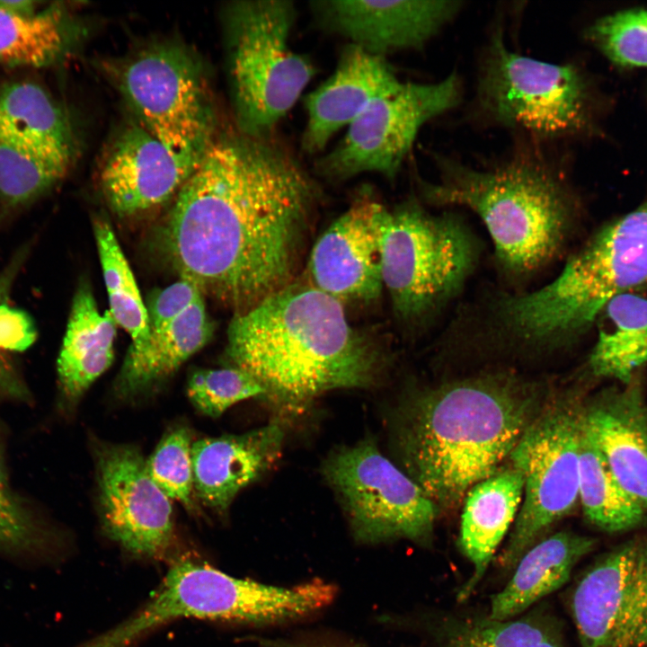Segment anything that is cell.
Masks as SVG:
<instances>
[{
  "mask_svg": "<svg viewBox=\"0 0 647 647\" xmlns=\"http://www.w3.org/2000/svg\"><path fill=\"white\" fill-rule=\"evenodd\" d=\"M317 196L270 136L213 139L178 192L167 252L180 278L245 311L295 281Z\"/></svg>",
  "mask_w": 647,
  "mask_h": 647,
  "instance_id": "1",
  "label": "cell"
},
{
  "mask_svg": "<svg viewBox=\"0 0 647 647\" xmlns=\"http://www.w3.org/2000/svg\"><path fill=\"white\" fill-rule=\"evenodd\" d=\"M544 403L537 384L503 370L418 392L395 432L405 474L439 510L454 508L501 468Z\"/></svg>",
  "mask_w": 647,
  "mask_h": 647,
  "instance_id": "2",
  "label": "cell"
},
{
  "mask_svg": "<svg viewBox=\"0 0 647 647\" xmlns=\"http://www.w3.org/2000/svg\"><path fill=\"white\" fill-rule=\"evenodd\" d=\"M226 353L265 395L292 408L333 389L373 385L383 362L373 339L350 325L342 303L295 281L235 314Z\"/></svg>",
  "mask_w": 647,
  "mask_h": 647,
  "instance_id": "3",
  "label": "cell"
},
{
  "mask_svg": "<svg viewBox=\"0 0 647 647\" xmlns=\"http://www.w3.org/2000/svg\"><path fill=\"white\" fill-rule=\"evenodd\" d=\"M437 182L421 183L437 206H462L482 220L496 264L510 280H525L563 251L575 219V202L561 178L538 157L518 155L477 170L439 159Z\"/></svg>",
  "mask_w": 647,
  "mask_h": 647,
  "instance_id": "4",
  "label": "cell"
},
{
  "mask_svg": "<svg viewBox=\"0 0 647 647\" xmlns=\"http://www.w3.org/2000/svg\"><path fill=\"white\" fill-rule=\"evenodd\" d=\"M647 285V201L596 231L545 286L504 294L496 319L516 348L554 350L582 335L614 297Z\"/></svg>",
  "mask_w": 647,
  "mask_h": 647,
  "instance_id": "5",
  "label": "cell"
},
{
  "mask_svg": "<svg viewBox=\"0 0 647 647\" xmlns=\"http://www.w3.org/2000/svg\"><path fill=\"white\" fill-rule=\"evenodd\" d=\"M482 252L459 215L431 214L413 199L388 210L382 243V280L395 315L420 324L463 288Z\"/></svg>",
  "mask_w": 647,
  "mask_h": 647,
  "instance_id": "6",
  "label": "cell"
},
{
  "mask_svg": "<svg viewBox=\"0 0 647 647\" xmlns=\"http://www.w3.org/2000/svg\"><path fill=\"white\" fill-rule=\"evenodd\" d=\"M295 16L288 0L241 1L230 7V75L244 134L270 137L315 75L310 61L289 47Z\"/></svg>",
  "mask_w": 647,
  "mask_h": 647,
  "instance_id": "7",
  "label": "cell"
},
{
  "mask_svg": "<svg viewBox=\"0 0 647 647\" xmlns=\"http://www.w3.org/2000/svg\"><path fill=\"white\" fill-rule=\"evenodd\" d=\"M584 403L562 394L544 403L510 454L520 472L525 499L510 539L500 556L513 570L523 554L579 500V448Z\"/></svg>",
  "mask_w": 647,
  "mask_h": 647,
  "instance_id": "8",
  "label": "cell"
},
{
  "mask_svg": "<svg viewBox=\"0 0 647 647\" xmlns=\"http://www.w3.org/2000/svg\"><path fill=\"white\" fill-rule=\"evenodd\" d=\"M324 474L360 543L403 538L430 544L439 508L378 450L374 439L332 453Z\"/></svg>",
  "mask_w": 647,
  "mask_h": 647,
  "instance_id": "9",
  "label": "cell"
},
{
  "mask_svg": "<svg viewBox=\"0 0 647 647\" xmlns=\"http://www.w3.org/2000/svg\"><path fill=\"white\" fill-rule=\"evenodd\" d=\"M479 102L491 118L545 137L575 133L589 122V93L572 66L539 61L492 40L482 67Z\"/></svg>",
  "mask_w": 647,
  "mask_h": 647,
  "instance_id": "10",
  "label": "cell"
},
{
  "mask_svg": "<svg viewBox=\"0 0 647 647\" xmlns=\"http://www.w3.org/2000/svg\"><path fill=\"white\" fill-rule=\"evenodd\" d=\"M118 86L141 125L173 154L200 161L213 141V117L193 58L173 46H156L128 60Z\"/></svg>",
  "mask_w": 647,
  "mask_h": 647,
  "instance_id": "11",
  "label": "cell"
},
{
  "mask_svg": "<svg viewBox=\"0 0 647 647\" xmlns=\"http://www.w3.org/2000/svg\"><path fill=\"white\" fill-rule=\"evenodd\" d=\"M274 586L234 578L203 563H174L155 595L132 616L80 647H129L180 618L251 624L274 621L280 608Z\"/></svg>",
  "mask_w": 647,
  "mask_h": 647,
  "instance_id": "12",
  "label": "cell"
},
{
  "mask_svg": "<svg viewBox=\"0 0 647 647\" xmlns=\"http://www.w3.org/2000/svg\"><path fill=\"white\" fill-rule=\"evenodd\" d=\"M459 98L455 74L432 84L401 82L348 126L337 146L318 159L317 171L333 180L363 173L393 180L424 123L456 106Z\"/></svg>",
  "mask_w": 647,
  "mask_h": 647,
  "instance_id": "13",
  "label": "cell"
},
{
  "mask_svg": "<svg viewBox=\"0 0 647 647\" xmlns=\"http://www.w3.org/2000/svg\"><path fill=\"white\" fill-rule=\"evenodd\" d=\"M571 612L581 647H646L647 538L589 567L572 590Z\"/></svg>",
  "mask_w": 647,
  "mask_h": 647,
  "instance_id": "14",
  "label": "cell"
},
{
  "mask_svg": "<svg viewBox=\"0 0 647 647\" xmlns=\"http://www.w3.org/2000/svg\"><path fill=\"white\" fill-rule=\"evenodd\" d=\"M93 456L103 531L137 556L165 555L174 535L172 500L150 476L141 452L132 445L96 441Z\"/></svg>",
  "mask_w": 647,
  "mask_h": 647,
  "instance_id": "15",
  "label": "cell"
},
{
  "mask_svg": "<svg viewBox=\"0 0 647 647\" xmlns=\"http://www.w3.org/2000/svg\"><path fill=\"white\" fill-rule=\"evenodd\" d=\"M388 209L362 198L355 201L314 245L312 286L343 302H372L382 294V243Z\"/></svg>",
  "mask_w": 647,
  "mask_h": 647,
  "instance_id": "16",
  "label": "cell"
},
{
  "mask_svg": "<svg viewBox=\"0 0 647 647\" xmlns=\"http://www.w3.org/2000/svg\"><path fill=\"white\" fill-rule=\"evenodd\" d=\"M324 25L385 58L422 46L458 12L456 1L324 0L312 3Z\"/></svg>",
  "mask_w": 647,
  "mask_h": 647,
  "instance_id": "17",
  "label": "cell"
},
{
  "mask_svg": "<svg viewBox=\"0 0 647 647\" xmlns=\"http://www.w3.org/2000/svg\"><path fill=\"white\" fill-rule=\"evenodd\" d=\"M199 162L173 154L141 124H132L118 136L102 163V189L114 212L134 215L179 192Z\"/></svg>",
  "mask_w": 647,
  "mask_h": 647,
  "instance_id": "18",
  "label": "cell"
},
{
  "mask_svg": "<svg viewBox=\"0 0 647 647\" xmlns=\"http://www.w3.org/2000/svg\"><path fill=\"white\" fill-rule=\"evenodd\" d=\"M401 82L383 57L354 44L346 47L333 74L306 98L304 150L309 154L323 150L338 130L348 128Z\"/></svg>",
  "mask_w": 647,
  "mask_h": 647,
  "instance_id": "19",
  "label": "cell"
},
{
  "mask_svg": "<svg viewBox=\"0 0 647 647\" xmlns=\"http://www.w3.org/2000/svg\"><path fill=\"white\" fill-rule=\"evenodd\" d=\"M585 424L620 485L647 510V403L640 381L584 403Z\"/></svg>",
  "mask_w": 647,
  "mask_h": 647,
  "instance_id": "20",
  "label": "cell"
},
{
  "mask_svg": "<svg viewBox=\"0 0 647 647\" xmlns=\"http://www.w3.org/2000/svg\"><path fill=\"white\" fill-rule=\"evenodd\" d=\"M284 433L270 424L238 435L193 441L195 498L219 514L237 493L264 474L280 456Z\"/></svg>",
  "mask_w": 647,
  "mask_h": 647,
  "instance_id": "21",
  "label": "cell"
},
{
  "mask_svg": "<svg viewBox=\"0 0 647 647\" xmlns=\"http://www.w3.org/2000/svg\"><path fill=\"white\" fill-rule=\"evenodd\" d=\"M211 333L203 297L177 315L150 320L146 340L129 347L115 384L116 395L135 397L171 377L206 345Z\"/></svg>",
  "mask_w": 647,
  "mask_h": 647,
  "instance_id": "22",
  "label": "cell"
},
{
  "mask_svg": "<svg viewBox=\"0 0 647 647\" xmlns=\"http://www.w3.org/2000/svg\"><path fill=\"white\" fill-rule=\"evenodd\" d=\"M524 492L523 477L512 465L501 467L474 484L464 499L458 546L473 573L457 599H467L483 579L492 556L515 520Z\"/></svg>",
  "mask_w": 647,
  "mask_h": 647,
  "instance_id": "23",
  "label": "cell"
},
{
  "mask_svg": "<svg viewBox=\"0 0 647 647\" xmlns=\"http://www.w3.org/2000/svg\"><path fill=\"white\" fill-rule=\"evenodd\" d=\"M117 324L101 314L88 286L75 294L57 361L58 406L72 412L91 385L111 365Z\"/></svg>",
  "mask_w": 647,
  "mask_h": 647,
  "instance_id": "24",
  "label": "cell"
},
{
  "mask_svg": "<svg viewBox=\"0 0 647 647\" xmlns=\"http://www.w3.org/2000/svg\"><path fill=\"white\" fill-rule=\"evenodd\" d=\"M595 545V538L571 531L544 537L523 554L509 583L492 598L488 616L511 619L557 590Z\"/></svg>",
  "mask_w": 647,
  "mask_h": 647,
  "instance_id": "25",
  "label": "cell"
},
{
  "mask_svg": "<svg viewBox=\"0 0 647 647\" xmlns=\"http://www.w3.org/2000/svg\"><path fill=\"white\" fill-rule=\"evenodd\" d=\"M598 331L589 359L591 373L630 383L647 364V297L634 292L611 298L598 316Z\"/></svg>",
  "mask_w": 647,
  "mask_h": 647,
  "instance_id": "26",
  "label": "cell"
},
{
  "mask_svg": "<svg viewBox=\"0 0 647 647\" xmlns=\"http://www.w3.org/2000/svg\"><path fill=\"white\" fill-rule=\"evenodd\" d=\"M0 130L31 146L72 158L69 122L56 101L36 83L17 81L0 86Z\"/></svg>",
  "mask_w": 647,
  "mask_h": 647,
  "instance_id": "27",
  "label": "cell"
},
{
  "mask_svg": "<svg viewBox=\"0 0 647 647\" xmlns=\"http://www.w3.org/2000/svg\"><path fill=\"white\" fill-rule=\"evenodd\" d=\"M579 499L586 518L605 532H626L647 523V510L620 485L584 417L579 448Z\"/></svg>",
  "mask_w": 647,
  "mask_h": 647,
  "instance_id": "28",
  "label": "cell"
},
{
  "mask_svg": "<svg viewBox=\"0 0 647 647\" xmlns=\"http://www.w3.org/2000/svg\"><path fill=\"white\" fill-rule=\"evenodd\" d=\"M65 11L50 6L32 15L0 8V64L43 67L58 61L70 43Z\"/></svg>",
  "mask_w": 647,
  "mask_h": 647,
  "instance_id": "29",
  "label": "cell"
},
{
  "mask_svg": "<svg viewBox=\"0 0 647 647\" xmlns=\"http://www.w3.org/2000/svg\"><path fill=\"white\" fill-rule=\"evenodd\" d=\"M4 451L5 430L0 423V552L13 557L49 561L63 549L64 538L13 491Z\"/></svg>",
  "mask_w": 647,
  "mask_h": 647,
  "instance_id": "30",
  "label": "cell"
},
{
  "mask_svg": "<svg viewBox=\"0 0 647 647\" xmlns=\"http://www.w3.org/2000/svg\"><path fill=\"white\" fill-rule=\"evenodd\" d=\"M70 163L0 130V201L13 208L33 201L64 177Z\"/></svg>",
  "mask_w": 647,
  "mask_h": 647,
  "instance_id": "31",
  "label": "cell"
},
{
  "mask_svg": "<svg viewBox=\"0 0 647 647\" xmlns=\"http://www.w3.org/2000/svg\"><path fill=\"white\" fill-rule=\"evenodd\" d=\"M444 647H565L554 622L539 613L518 619H456L444 625Z\"/></svg>",
  "mask_w": 647,
  "mask_h": 647,
  "instance_id": "32",
  "label": "cell"
},
{
  "mask_svg": "<svg viewBox=\"0 0 647 647\" xmlns=\"http://www.w3.org/2000/svg\"><path fill=\"white\" fill-rule=\"evenodd\" d=\"M94 236L109 297V312L117 325L130 335V347H137L148 336V311L109 222L102 219L96 221Z\"/></svg>",
  "mask_w": 647,
  "mask_h": 647,
  "instance_id": "33",
  "label": "cell"
},
{
  "mask_svg": "<svg viewBox=\"0 0 647 647\" xmlns=\"http://www.w3.org/2000/svg\"><path fill=\"white\" fill-rule=\"evenodd\" d=\"M192 444L191 430L186 425H174L146 458V465L152 479L171 500L195 512Z\"/></svg>",
  "mask_w": 647,
  "mask_h": 647,
  "instance_id": "34",
  "label": "cell"
},
{
  "mask_svg": "<svg viewBox=\"0 0 647 647\" xmlns=\"http://www.w3.org/2000/svg\"><path fill=\"white\" fill-rule=\"evenodd\" d=\"M588 36L612 62L647 68V9H629L604 16Z\"/></svg>",
  "mask_w": 647,
  "mask_h": 647,
  "instance_id": "35",
  "label": "cell"
},
{
  "mask_svg": "<svg viewBox=\"0 0 647 647\" xmlns=\"http://www.w3.org/2000/svg\"><path fill=\"white\" fill-rule=\"evenodd\" d=\"M187 394L199 412L217 418L233 404L265 395L266 391L249 373L231 367L194 371L188 379Z\"/></svg>",
  "mask_w": 647,
  "mask_h": 647,
  "instance_id": "36",
  "label": "cell"
},
{
  "mask_svg": "<svg viewBox=\"0 0 647 647\" xmlns=\"http://www.w3.org/2000/svg\"><path fill=\"white\" fill-rule=\"evenodd\" d=\"M37 338V330L28 313L0 303V350L23 351Z\"/></svg>",
  "mask_w": 647,
  "mask_h": 647,
  "instance_id": "37",
  "label": "cell"
},
{
  "mask_svg": "<svg viewBox=\"0 0 647 647\" xmlns=\"http://www.w3.org/2000/svg\"><path fill=\"white\" fill-rule=\"evenodd\" d=\"M5 286L0 281V295ZM1 298V296H0ZM31 393L7 352L0 350V401L30 403Z\"/></svg>",
  "mask_w": 647,
  "mask_h": 647,
  "instance_id": "38",
  "label": "cell"
},
{
  "mask_svg": "<svg viewBox=\"0 0 647 647\" xmlns=\"http://www.w3.org/2000/svg\"><path fill=\"white\" fill-rule=\"evenodd\" d=\"M0 8L22 15H32L37 13V3L31 0H0Z\"/></svg>",
  "mask_w": 647,
  "mask_h": 647,
  "instance_id": "39",
  "label": "cell"
},
{
  "mask_svg": "<svg viewBox=\"0 0 647 647\" xmlns=\"http://www.w3.org/2000/svg\"><path fill=\"white\" fill-rule=\"evenodd\" d=\"M647 647V646H646Z\"/></svg>",
  "mask_w": 647,
  "mask_h": 647,
  "instance_id": "40",
  "label": "cell"
}]
</instances>
